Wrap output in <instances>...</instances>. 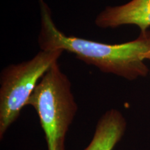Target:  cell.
<instances>
[{"label": "cell", "instance_id": "obj_6", "mask_svg": "<svg viewBox=\"0 0 150 150\" xmlns=\"http://www.w3.org/2000/svg\"><path fill=\"white\" fill-rule=\"evenodd\" d=\"M147 60H149L150 61V53L148 54V56H147Z\"/></svg>", "mask_w": 150, "mask_h": 150}, {"label": "cell", "instance_id": "obj_4", "mask_svg": "<svg viewBox=\"0 0 150 150\" xmlns=\"http://www.w3.org/2000/svg\"><path fill=\"white\" fill-rule=\"evenodd\" d=\"M95 23L102 29L136 25L145 32L150 27V0H131L121 6H107L97 15Z\"/></svg>", "mask_w": 150, "mask_h": 150}, {"label": "cell", "instance_id": "obj_5", "mask_svg": "<svg viewBox=\"0 0 150 150\" xmlns=\"http://www.w3.org/2000/svg\"><path fill=\"white\" fill-rule=\"evenodd\" d=\"M126 129V119L120 110H106L99 119L93 138L84 150H112Z\"/></svg>", "mask_w": 150, "mask_h": 150}, {"label": "cell", "instance_id": "obj_2", "mask_svg": "<svg viewBox=\"0 0 150 150\" xmlns=\"http://www.w3.org/2000/svg\"><path fill=\"white\" fill-rule=\"evenodd\" d=\"M44 131L47 150H66L65 139L78 110L67 75L56 63L41 78L27 102Z\"/></svg>", "mask_w": 150, "mask_h": 150}, {"label": "cell", "instance_id": "obj_3", "mask_svg": "<svg viewBox=\"0 0 150 150\" xmlns=\"http://www.w3.org/2000/svg\"><path fill=\"white\" fill-rule=\"evenodd\" d=\"M64 51L41 50L34 57L11 64L0 74V139L20 115L41 78Z\"/></svg>", "mask_w": 150, "mask_h": 150}, {"label": "cell", "instance_id": "obj_1", "mask_svg": "<svg viewBox=\"0 0 150 150\" xmlns=\"http://www.w3.org/2000/svg\"><path fill=\"white\" fill-rule=\"evenodd\" d=\"M40 29L38 42L41 50H62L74 54L101 72L115 74L129 81L145 77L149 68L145 61L150 53V31L140 32L134 40L107 44L66 35L54 24L52 12L44 0H39Z\"/></svg>", "mask_w": 150, "mask_h": 150}]
</instances>
